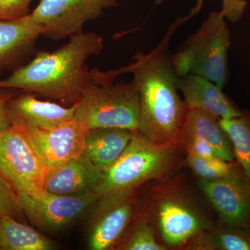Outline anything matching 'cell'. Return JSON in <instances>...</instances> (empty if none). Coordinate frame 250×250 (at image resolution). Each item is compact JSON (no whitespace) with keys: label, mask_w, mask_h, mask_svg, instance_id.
I'll use <instances>...</instances> for the list:
<instances>
[{"label":"cell","mask_w":250,"mask_h":250,"mask_svg":"<svg viewBox=\"0 0 250 250\" xmlns=\"http://www.w3.org/2000/svg\"><path fill=\"white\" fill-rule=\"evenodd\" d=\"M186 165V153L180 146L154 142L138 131L118 160L104 172L96 192L100 199L118 196L152 181L173 177Z\"/></svg>","instance_id":"277c9868"},{"label":"cell","mask_w":250,"mask_h":250,"mask_svg":"<svg viewBox=\"0 0 250 250\" xmlns=\"http://www.w3.org/2000/svg\"><path fill=\"white\" fill-rule=\"evenodd\" d=\"M0 215L16 220H24V213L20 204L18 195L0 175Z\"/></svg>","instance_id":"cb8c5ba5"},{"label":"cell","mask_w":250,"mask_h":250,"mask_svg":"<svg viewBox=\"0 0 250 250\" xmlns=\"http://www.w3.org/2000/svg\"><path fill=\"white\" fill-rule=\"evenodd\" d=\"M138 131L118 127L87 130L82 155L104 172L118 160Z\"/></svg>","instance_id":"e0dca14e"},{"label":"cell","mask_w":250,"mask_h":250,"mask_svg":"<svg viewBox=\"0 0 250 250\" xmlns=\"http://www.w3.org/2000/svg\"><path fill=\"white\" fill-rule=\"evenodd\" d=\"M103 49V38L95 33L72 36L60 48L37 52L30 62L0 80V88L23 90L74 106L91 80L86 61Z\"/></svg>","instance_id":"7a4b0ae2"},{"label":"cell","mask_w":250,"mask_h":250,"mask_svg":"<svg viewBox=\"0 0 250 250\" xmlns=\"http://www.w3.org/2000/svg\"><path fill=\"white\" fill-rule=\"evenodd\" d=\"M141 188L99 200L90 220L88 249L116 250L142 207L144 192Z\"/></svg>","instance_id":"9c48e42d"},{"label":"cell","mask_w":250,"mask_h":250,"mask_svg":"<svg viewBox=\"0 0 250 250\" xmlns=\"http://www.w3.org/2000/svg\"><path fill=\"white\" fill-rule=\"evenodd\" d=\"M42 28L31 18L0 20V72L29 57L35 50Z\"/></svg>","instance_id":"9a60e30c"},{"label":"cell","mask_w":250,"mask_h":250,"mask_svg":"<svg viewBox=\"0 0 250 250\" xmlns=\"http://www.w3.org/2000/svg\"><path fill=\"white\" fill-rule=\"evenodd\" d=\"M16 90L17 89L0 88V131L11 126L6 113V106L9 100L16 95Z\"/></svg>","instance_id":"4316f807"},{"label":"cell","mask_w":250,"mask_h":250,"mask_svg":"<svg viewBox=\"0 0 250 250\" xmlns=\"http://www.w3.org/2000/svg\"><path fill=\"white\" fill-rule=\"evenodd\" d=\"M203 2L204 0H197L196 5L189 14L190 17H193L198 14L199 11L202 9ZM222 2L223 6L220 13L225 19H228L232 22L241 21L246 12L248 4L246 0H222Z\"/></svg>","instance_id":"d4e9b609"},{"label":"cell","mask_w":250,"mask_h":250,"mask_svg":"<svg viewBox=\"0 0 250 250\" xmlns=\"http://www.w3.org/2000/svg\"><path fill=\"white\" fill-rule=\"evenodd\" d=\"M181 250H250V229L216 223L189 240Z\"/></svg>","instance_id":"d6986e66"},{"label":"cell","mask_w":250,"mask_h":250,"mask_svg":"<svg viewBox=\"0 0 250 250\" xmlns=\"http://www.w3.org/2000/svg\"><path fill=\"white\" fill-rule=\"evenodd\" d=\"M220 119L200 108L188 107L178 140L182 137L201 139L213 148L219 158L231 162L234 159L232 143Z\"/></svg>","instance_id":"ac0fdd59"},{"label":"cell","mask_w":250,"mask_h":250,"mask_svg":"<svg viewBox=\"0 0 250 250\" xmlns=\"http://www.w3.org/2000/svg\"><path fill=\"white\" fill-rule=\"evenodd\" d=\"M197 185L217 223L250 229V179L236 161L228 175L213 181L197 179Z\"/></svg>","instance_id":"ba28073f"},{"label":"cell","mask_w":250,"mask_h":250,"mask_svg":"<svg viewBox=\"0 0 250 250\" xmlns=\"http://www.w3.org/2000/svg\"><path fill=\"white\" fill-rule=\"evenodd\" d=\"M197 192L183 170L166 180L148 182L143 203L167 250L182 249L189 240L216 224L208 202Z\"/></svg>","instance_id":"3957f363"},{"label":"cell","mask_w":250,"mask_h":250,"mask_svg":"<svg viewBox=\"0 0 250 250\" xmlns=\"http://www.w3.org/2000/svg\"><path fill=\"white\" fill-rule=\"evenodd\" d=\"M177 86L188 107L200 108L218 117L230 119L239 116L238 109L211 81L194 74L177 77Z\"/></svg>","instance_id":"2e32d148"},{"label":"cell","mask_w":250,"mask_h":250,"mask_svg":"<svg viewBox=\"0 0 250 250\" xmlns=\"http://www.w3.org/2000/svg\"><path fill=\"white\" fill-rule=\"evenodd\" d=\"M53 244L19 220L1 216L0 229V250H49Z\"/></svg>","instance_id":"ffe728a7"},{"label":"cell","mask_w":250,"mask_h":250,"mask_svg":"<svg viewBox=\"0 0 250 250\" xmlns=\"http://www.w3.org/2000/svg\"><path fill=\"white\" fill-rule=\"evenodd\" d=\"M220 122L232 143L235 159L250 179V112Z\"/></svg>","instance_id":"7402d4cb"},{"label":"cell","mask_w":250,"mask_h":250,"mask_svg":"<svg viewBox=\"0 0 250 250\" xmlns=\"http://www.w3.org/2000/svg\"><path fill=\"white\" fill-rule=\"evenodd\" d=\"M1 216L0 215V229H1Z\"/></svg>","instance_id":"83f0119b"},{"label":"cell","mask_w":250,"mask_h":250,"mask_svg":"<svg viewBox=\"0 0 250 250\" xmlns=\"http://www.w3.org/2000/svg\"><path fill=\"white\" fill-rule=\"evenodd\" d=\"M139 94L133 82L98 84L90 80L76 104L74 119L85 129L118 127L139 131Z\"/></svg>","instance_id":"8992f818"},{"label":"cell","mask_w":250,"mask_h":250,"mask_svg":"<svg viewBox=\"0 0 250 250\" xmlns=\"http://www.w3.org/2000/svg\"><path fill=\"white\" fill-rule=\"evenodd\" d=\"M24 215L34 227L55 231L70 225L94 208L100 200L96 192L82 195H61L44 192L41 195H19Z\"/></svg>","instance_id":"8fae6325"},{"label":"cell","mask_w":250,"mask_h":250,"mask_svg":"<svg viewBox=\"0 0 250 250\" xmlns=\"http://www.w3.org/2000/svg\"><path fill=\"white\" fill-rule=\"evenodd\" d=\"M116 250H167L161 243L143 202L139 214L128 229L119 244L117 246Z\"/></svg>","instance_id":"44dd1931"},{"label":"cell","mask_w":250,"mask_h":250,"mask_svg":"<svg viewBox=\"0 0 250 250\" xmlns=\"http://www.w3.org/2000/svg\"><path fill=\"white\" fill-rule=\"evenodd\" d=\"M118 4V0H41L30 15L42 36L58 41L82 34L85 23Z\"/></svg>","instance_id":"30bf717a"},{"label":"cell","mask_w":250,"mask_h":250,"mask_svg":"<svg viewBox=\"0 0 250 250\" xmlns=\"http://www.w3.org/2000/svg\"><path fill=\"white\" fill-rule=\"evenodd\" d=\"M33 0H0V20L16 19L30 14Z\"/></svg>","instance_id":"484cf974"},{"label":"cell","mask_w":250,"mask_h":250,"mask_svg":"<svg viewBox=\"0 0 250 250\" xmlns=\"http://www.w3.org/2000/svg\"><path fill=\"white\" fill-rule=\"evenodd\" d=\"M231 45V32L225 17L220 11H213L171 55V62L177 76L200 75L223 90L228 80Z\"/></svg>","instance_id":"5b68a950"},{"label":"cell","mask_w":250,"mask_h":250,"mask_svg":"<svg viewBox=\"0 0 250 250\" xmlns=\"http://www.w3.org/2000/svg\"><path fill=\"white\" fill-rule=\"evenodd\" d=\"M103 171L83 155L48 169L44 191L61 195H82L97 192L103 179Z\"/></svg>","instance_id":"5bb4252c"},{"label":"cell","mask_w":250,"mask_h":250,"mask_svg":"<svg viewBox=\"0 0 250 250\" xmlns=\"http://www.w3.org/2000/svg\"><path fill=\"white\" fill-rule=\"evenodd\" d=\"M15 95L6 106L10 124L18 127L51 129L74 119L76 104L64 106L42 101L31 92Z\"/></svg>","instance_id":"4fadbf2b"},{"label":"cell","mask_w":250,"mask_h":250,"mask_svg":"<svg viewBox=\"0 0 250 250\" xmlns=\"http://www.w3.org/2000/svg\"><path fill=\"white\" fill-rule=\"evenodd\" d=\"M17 127L47 168L82 155L86 129L75 119L51 129Z\"/></svg>","instance_id":"7c38bea8"},{"label":"cell","mask_w":250,"mask_h":250,"mask_svg":"<svg viewBox=\"0 0 250 250\" xmlns=\"http://www.w3.org/2000/svg\"><path fill=\"white\" fill-rule=\"evenodd\" d=\"M233 161L228 162L219 158L214 160H207L186 153L187 165L199 180L213 181L225 177L231 170Z\"/></svg>","instance_id":"603a6c76"},{"label":"cell","mask_w":250,"mask_h":250,"mask_svg":"<svg viewBox=\"0 0 250 250\" xmlns=\"http://www.w3.org/2000/svg\"><path fill=\"white\" fill-rule=\"evenodd\" d=\"M179 18L167 34L149 53L137 52L126 66L103 72L90 71V80L98 84L113 83L118 75L130 72L139 94V131L154 142L177 145L187 106L178 93L169 43L174 31L189 19Z\"/></svg>","instance_id":"6da1fadb"},{"label":"cell","mask_w":250,"mask_h":250,"mask_svg":"<svg viewBox=\"0 0 250 250\" xmlns=\"http://www.w3.org/2000/svg\"><path fill=\"white\" fill-rule=\"evenodd\" d=\"M47 171L19 128L0 131V175L18 195H42Z\"/></svg>","instance_id":"52a82bcc"}]
</instances>
